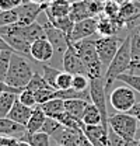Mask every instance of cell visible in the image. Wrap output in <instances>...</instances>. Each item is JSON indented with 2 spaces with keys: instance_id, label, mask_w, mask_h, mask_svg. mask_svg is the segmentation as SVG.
I'll use <instances>...</instances> for the list:
<instances>
[{
  "instance_id": "d6a6232c",
  "label": "cell",
  "mask_w": 140,
  "mask_h": 146,
  "mask_svg": "<svg viewBox=\"0 0 140 146\" xmlns=\"http://www.w3.org/2000/svg\"><path fill=\"white\" fill-rule=\"evenodd\" d=\"M62 128H63V125H62L57 119L51 118V117H46L45 124H44V127H42V129H41V132H44V133L49 135L51 138H53V136H55Z\"/></svg>"
},
{
  "instance_id": "7a4b0ae2",
  "label": "cell",
  "mask_w": 140,
  "mask_h": 146,
  "mask_svg": "<svg viewBox=\"0 0 140 146\" xmlns=\"http://www.w3.org/2000/svg\"><path fill=\"white\" fill-rule=\"evenodd\" d=\"M77 51L79 56L81 58L87 76L90 79L92 77H104V66L100 60V56L97 54V48H95V39L87 38V39H81L77 42H71Z\"/></svg>"
},
{
  "instance_id": "f5cc1de1",
  "label": "cell",
  "mask_w": 140,
  "mask_h": 146,
  "mask_svg": "<svg viewBox=\"0 0 140 146\" xmlns=\"http://www.w3.org/2000/svg\"><path fill=\"white\" fill-rule=\"evenodd\" d=\"M70 3H74V1H80V0H69Z\"/></svg>"
},
{
  "instance_id": "9f6ffc18",
  "label": "cell",
  "mask_w": 140,
  "mask_h": 146,
  "mask_svg": "<svg viewBox=\"0 0 140 146\" xmlns=\"http://www.w3.org/2000/svg\"><path fill=\"white\" fill-rule=\"evenodd\" d=\"M137 139H139V142H140V135H139V136H137Z\"/></svg>"
},
{
  "instance_id": "52a82bcc",
  "label": "cell",
  "mask_w": 140,
  "mask_h": 146,
  "mask_svg": "<svg viewBox=\"0 0 140 146\" xmlns=\"http://www.w3.org/2000/svg\"><path fill=\"white\" fill-rule=\"evenodd\" d=\"M109 103L118 112H129L132 107L137 103L135 90L129 86H121L111 91Z\"/></svg>"
},
{
  "instance_id": "8d00e7d4",
  "label": "cell",
  "mask_w": 140,
  "mask_h": 146,
  "mask_svg": "<svg viewBox=\"0 0 140 146\" xmlns=\"http://www.w3.org/2000/svg\"><path fill=\"white\" fill-rule=\"evenodd\" d=\"M73 83V74L69 72H60L57 79H56V90H67L71 89Z\"/></svg>"
},
{
  "instance_id": "277c9868",
  "label": "cell",
  "mask_w": 140,
  "mask_h": 146,
  "mask_svg": "<svg viewBox=\"0 0 140 146\" xmlns=\"http://www.w3.org/2000/svg\"><path fill=\"white\" fill-rule=\"evenodd\" d=\"M109 128L122 136L125 139L133 141L137 139V132H139V121L136 117H133L129 112H116L108 118Z\"/></svg>"
},
{
  "instance_id": "db71d44e",
  "label": "cell",
  "mask_w": 140,
  "mask_h": 146,
  "mask_svg": "<svg viewBox=\"0 0 140 146\" xmlns=\"http://www.w3.org/2000/svg\"><path fill=\"white\" fill-rule=\"evenodd\" d=\"M92 1H106V0H92Z\"/></svg>"
},
{
  "instance_id": "5b68a950",
  "label": "cell",
  "mask_w": 140,
  "mask_h": 146,
  "mask_svg": "<svg viewBox=\"0 0 140 146\" xmlns=\"http://www.w3.org/2000/svg\"><path fill=\"white\" fill-rule=\"evenodd\" d=\"M0 35L4 38V41L13 48L14 52H18L21 55H30L31 42L24 36L21 25L18 24H10L0 27Z\"/></svg>"
},
{
  "instance_id": "f907efd6",
  "label": "cell",
  "mask_w": 140,
  "mask_h": 146,
  "mask_svg": "<svg viewBox=\"0 0 140 146\" xmlns=\"http://www.w3.org/2000/svg\"><path fill=\"white\" fill-rule=\"evenodd\" d=\"M53 0H39V3H51Z\"/></svg>"
},
{
  "instance_id": "681fc988",
  "label": "cell",
  "mask_w": 140,
  "mask_h": 146,
  "mask_svg": "<svg viewBox=\"0 0 140 146\" xmlns=\"http://www.w3.org/2000/svg\"><path fill=\"white\" fill-rule=\"evenodd\" d=\"M112 1H115V3H116V4H119V6H122L123 3H126V1H127V0H112Z\"/></svg>"
},
{
  "instance_id": "b9f144b4",
  "label": "cell",
  "mask_w": 140,
  "mask_h": 146,
  "mask_svg": "<svg viewBox=\"0 0 140 146\" xmlns=\"http://www.w3.org/2000/svg\"><path fill=\"white\" fill-rule=\"evenodd\" d=\"M24 1H25V0H0V10H1V11L16 10Z\"/></svg>"
},
{
  "instance_id": "f546056e",
  "label": "cell",
  "mask_w": 140,
  "mask_h": 146,
  "mask_svg": "<svg viewBox=\"0 0 140 146\" xmlns=\"http://www.w3.org/2000/svg\"><path fill=\"white\" fill-rule=\"evenodd\" d=\"M48 21H49V20H48ZM49 23H51L52 25H55L57 30L63 31L67 36L70 35V33H71V30H73V25H74V21H73L69 16L60 17V18H55V20H51Z\"/></svg>"
},
{
  "instance_id": "6f0895ef",
  "label": "cell",
  "mask_w": 140,
  "mask_h": 146,
  "mask_svg": "<svg viewBox=\"0 0 140 146\" xmlns=\"http://www.w3.org/2000/svg\"><path fill=\"white\" fill-rule=\"evenodd\" d=\"M1 94H3V93H1V91H0V96H1Z\"/></svg>"
},
{
  "instance_id": "2e32d148",
  "label": "cell",
  "mask_w": 140,
  "mask_h": 146,
  "mask_svg": "<svg viewBox=\"0 0 140 146\" xmlns=\"http://www.w3.org/2000/svg\"><path fill=\"white\" fill-rule=\"evenodd\" d=\"M25 133H27V128L24 125L10 119L9 117L0 118V135L11 136V138H16V139L20 141V139L24 138Z\"/></svg>"
},
{
  "instance_id": "4316f807",
  "label": "cell",
  "mask_w": 140,
  "mask_h": 146,
  "mask_svg": "<svg viewBox=\"0 0 140 146\" xmlns=\"http://www.w3.org/2000/svg\"><path fill=\"white\" fill-rule=\"evenodd\" d=\"M17 98L18 96L14 93H3L0 96V118L9 115V112L11 111Z\"/></svg>"
},
{
  "instance_id": "d6986e66",
  "label": "cell",
  "mask_w": 140,
  "mask_h": 146,
  "mask_svg": "<svg viewBox=\"0 0 140 146\" xmlns=\"http://www.w3.org/2000/svg\"><path fill=\"white\" fill-rule=\"evenodd\" d=\"M32 110L31 107H27L25 104H22L20 100H16V103H14V106H13V108L11 111L9 112V118L10 119H13V121H16L18 124H21V125H27L28 124V119H30V117H31V114H32Z\"/></svg>"
},
{
  "instance_id": "44dd1931",
  "label": "cell",
  "mask_w": 140,
  "mask_h": 146,
  "mask_svg": "<svg viewBox=\"0 0 140 146\" xmlns=\"http://www.w3.org/2000/svg\"><path fill=\"white\" fill-rule=\"evenodd\" d=\"M45 119H46V114L42 111V108L39 106H36L32 110V114L28 119V124L25 125L27 128V132L28 133H36V132H41V129L45 124Z\"/></svg>"
},
{
  "instance_id": "30bf717a",
  "label": "cell",
  "mask_w": 140,
  "mask_h": 146,
  "mask_svg": "<svg viewBox=\"0 0 140 146\" xmlns=\"http://www.w3.org/2000/svg\"><path fill=\"white\" fill-rule=\"evenodd\" d=\"M95 33H98V20H97V17L86 18V20L74 23L73 30L69 35V39L70 42H77V41H81V39L91 38L92 35H95Z\"/></svg>"
},
{
  "instance_id": "ba28073f",
  "label": "cell",
  "mask_w": 140,
  "mask_h": 146,
  "mask_svg": "<svg viewBox=\"0 0 140 146\" xmlns=\"http://www.w3.org/2000/svg\"><path fill=\"white\" fill-rule=\"evenodd\" d=\"M123 39H119L118 36H101L95 39V48H97V54L100 56V60L102 63L104 68H108L109 63L112 62L114 56L116 55L121 44Z\"/></svg>"
},
{
  "instance_id": "f1b7e54d",
  "label": "cell",
  "mask_w": 140,
  "mask_h": 146,
  "mask_svg": "<svg viewBox=\"0 0 140 146\" xmlns=\"http://www.w3.org/2000/svg\"><path fill=\"white\" fill-rule=\"evenodd\" d=\"M42 76H44V79L46 80V83L56 90V79H57V76H59V73L62 72V70H59V69H56V68H53V66H49V65H46V63H42Z\"/></svg>"
},
{
  "instance_id": "83f0119b",
  "label": "cell",
  "mask_w": 140,
  "mask_h": 146,
  "mask_svg": "<svg viewBox=\"0 0 140 146\" xmlns=\"http://www.w3.org/2000/svg\"><path fill=\"white\" fill-rule=\"evenodd\" d=\"M108 142L109 146H139V139H133V141L125 139L118 133H115L111 128L108 131Z\"/></svg>"
},
{
  "instance_id": "e0dca14e",
  "label": "cell",
  "mask_w": 140,
  "mask_h": 146,
  "mask_svg": "<svg viewBox=\"0 0 140 146\" xmlns=\"http://www.w3.org/2000/svg\"><path fill=\"white\" fill-rule=\"evenodd\" d=\"M70 7L71 3L69 0H53L48 3V7L45 9V14L48 20H55V18L66 17L70 14Z\"/></svg>"
},
{
  "instance_id": "11a10c76",
  "label": "cell",
  "mask_w": 140,
  "mask_h": 146,
  "mask_svg": "<svg viewBox=\"0 0 140 146\" xmlns=\"http://www.w3.org/2000/svg\"><path fill=\"white\" fill-rule=\"evenodd\" d=\"M55 146H63V145H59V143H56V145H55Z\"/></svg>"
},
{
  "instance_id": "816d5d0a",
  "label": "cell",
  "mask_w": 140,
  "mask_h": 146,
  "mask_svg": "<svg viewBox=\"0 0 140 146\" xmlns=\"http://www.w3.org/2000/svg\"><path fill=\"white\" fill-rule=\"evenodd\" d=\"M130 1H133V3H137V4H140V0H130Z\"/></svg>"
},
{
  "instance_id": "f35d334b",
  "label": "cell",
  "mask_w": 140,
  "mask_h": 146,
  "mask_svg": "<svg viewBox=\"0 0 140 146\" xmlns=\"http://www.w3.org/2000/svg\"><path fill=\"white\" fill-rule=\"evenodd\" d=\"M119 9H121V6L116 4L115 1L106 0V1H104V11H102V14L108 18L116 20L118 16H119Z\"/></svg>"
},
{
  "instance_id": "ac0fdd59",
  "label": "cell",
  "mask_w": 140,
  "mask_h": 146,
  "mask_svg": "<svg viewBox=\"0 0 140 146\" xmlns=\"http://www.w3.org/2000/svg\"><path fill=\"white\" fill-rule=\"evenodd\" d=\"M69 17L71 18L74 23L81 21V20H86V18L94 17V14H92V11H91L90 0H80V1L71 3Z\"/></svg>"
},
{
  "instance_id": "8fae6325",
  "label": "cell",
  "mask_w": 140,
  "mask_h": 146,
  "mask_svg": "<svg viewBox=\"0 0 140 146\" xmlns=\"http://www.w3.org/2000/svg\"><path fill=\"white\" fill-rule=\"evenodd\" d=\"M42 25H44V30H45V36L52 44V46L55 48V52L59 54L60 56H63V54L67 49V46L70 45L69 36L66 35L63 31L57 30L49 21L45 23V24H42Z\"/></svg>"
},
{
  "instance_id": "4fadbf2b",
  "label": "cell",
  "mask_w": 140,
  "mask_h": 146,
  "mask_svg": "<svg viewBox=\"0 0 140 146\" xmlns=\"http://www.w3.org/2000/svg\"><path fill=\"white\" fill-rule=\"evenodd\" d=\"M55 55V48L52 44L46 39V38H41L36 39L31 44V49H30V56L41 62V63H46L48 60H51Z\"/></svg>"
},
{
  "instance_id": "9a60e30c",
  "label": "cell",
  "mask_w": 140,
  "mask_h": 146,
  "mask_svg": "<svg viewBox=\"0 0 140 146\" xmlns=\"http://www.w3.org/2000/svg\"><path fill=\"white\" fill-rule=\"evenodd\" d=\"M108 131L102 124L98 125H84L83 132L88 141L94 146H109L108 142Z\"/></svg>"
},
{
  "instance_id": "603a6c76",
  "label": "cell",
  "mask_w": 140,
  "mask_h": 146,
  "mask_svg": "<svg viewBox=\"0 0 140 146\" xmlns=\"http://www.w3.org/2000/svg\"><path fill=\"white\" fill-rule=\"evenodd\" d=\"M22 30V34L32 44L36 39H41V38H46L45 36V30H44V25L39 24L38 21H35L30 25H25V27H21Z\"/></svg>"
},
{
  "instance_id": "ee69618b",
  "label": "cell",
  "mask_w": 140,
  "mask_h": 146,
  "mask_svg": "<svg viewBox=\"0 0 140 146\" xmlns=\"http://www.w3.org/2000/svg\"><path fill=\"white\" fill-rule=\"evenodd\" d=\"M129 114H132L133 117H136L137 121H139V124H140V101H137V103L132 107V110L129 111Z\"/></svg>"
},
{
  "instance_id": "ffe728a7",
  "label": "cell",
  "mask_w": 140,
  "mask_h": 146,
  "mask_svg": "<svg viewBox=\"0 0 140 146\" xmlns=\"http://www.w3.org/2000/svg\"><path fill=\"white\" fill-rule=\"evenodd\" d=\"M88 104H90V101L81 100V98L65 100V111L69 112L74 119H77L79 122L83 124V115H84V111Z\"/></svg>"
},
{
  "instance_id": "6da1fadb",
  "label": "cell",
  "mask_w": 140,
  "mask_h": 146,
  "mask_svg": "<svg viewBox=\"0 0 140 146\" xmlns=\"http://www.w3.org/2000/svg\"><path fill=\"white\" fill-rule=\"evenodd\" d=\"M130 39H132V31H129V34L122 41V44H121L116 55L114 56L112 62L109 63V66L105 70L104 79H105V89L106 90H109V87L112 86V83L116 80V77L119 74L130 70V63H132Z\"/></svg>"
},
{
  "instance_id": "484cf974",
  "label": "cell",
  "mask_w": 140,
  "mask_h": 146,
  "mask_svg": "<svg viewBox=\"0 0 140 146\" xmlns=\"http://www.w3.org/2000/svg\"><path fill=\"white\" fill-rule=\"evenodd\" d=\"M20 141H25L31 146H51V136L44 133V132H36V133H25L22 139Z\"/></svg>"
},
{
  "instance_id": "ab89813d",
  "label": "cell",
  "mask_w": 140,
  "mask_h": 146,
  "mask_svg": "<svg viewBox=\"0 0 140 146\" xmlns=\"http://www.w3.org/2000/svg\"><path fill=\"white\" fill-rule=\"evenodd\" d=\"M18 21V14L16 10H9V11H0V27L16 24Z\"/></svg>"
},
{
  "instance_id": "60d3db41",
  "label": "cell",
  "mask_w": 140,
  "mask_h": 146,
  "mask_svg": "<svg viewBox=\"0 0 140 146\" xmlns=\"http://www.w3.org/2000/svg\"><path fill=\"white\" fill-rule=\"evenodd\" d=\"M18 100H20L22 104H25L27 107H31V108H35V107L38 106V104H36V100H35L34 91L27 90V89H24L22 93L18 96Z\"/></svg>"
},
{
  "instance_id": "7dc6e473",
  "label": "cell",
  "mask_w": 140,
  "mask_h": 146,
  "mask_svg": "<svg viewBox=\"0 0 140 146\" xmlns=\"http://www.w3.org/2000/svg\"><path fill=\"white\" fill-rule=\"evenodd\" d=\"M80 146H94V145H92V143H91V142L88 141L87 138H84V139H83V142H81V145H80Z\"/></svg>"
},
{
  "instance_id": "74e56055",
  "label": "cell",
  "mask_w": 140,
  "mask_h": 146,
  "mask_svg": "<svg viewBox=\"0 0 140 146\" xmlns=\"http://www.w3.org/2000/svg\"><path fill=\"white\" fill-rule=\"evenodd\" d=\"M55 89H41V90L34 91L35 94V100H36V104L38 106H42L48 101H51L52 98H55Z\"/></svg>"
},
{
  "instance_id": "7bdbcfd3",
  "label": "cell",
  "mask_w": 140,
  "mask_h": 146,
  "mask_svg": "<svg viewBox=\"0 0 140 146\" xmlns=\"http://www.w3.org/2000/svg\"><path fill=\"white\" fill-rule=\"evenodd\" d=\"M17 142H18V139H16V138L0 135V146H14Z\"/></svg>"
},
{
  "instance_id": "f6af8a7d",
  "label": "cell",
  "mask_w": 140,
  "mask_h": 146,
  "mask_svg": "<svg viewBox=\"0 0 140 146\" xmlns=\"http://www.w3.org/2000/svg\"><path fill=\"white\" fill-rule=\"evenodd\" d=\"M1 51H13V48L4 41L3 36L0 35V52H1ZM13 52H14V51H13Z\"/></svg>"
},
{
  "instance_id": "e575fe53",
  "label": "cell",
  "mask_w": 140,
  "mask_h": 146,
  "mask_svg": "<svg viewBox=\"0 0 140 146\" xmlns=\"http://www.w3.org/2000/svg\"><path fill=\"white\" fill-rule=\"evenodd\" d=\"M13 51H1L0 52V82L6 80V76L10 68V59H11Z\"/></svg>"
},
{
  "instance_id": "bcb514c9",
  "label": "cell",
  "mask_w": 140,
  "mask_h": 146,
  "mask_svg": "<svg viewBox=\"0 0 140 146\" xmlns=\"http://www.w3.org/2000/svg\"><path fill=\"white\" fill-rule=\"evenodd\" d=\"M135 69H140V60H136V62L132 60V63H130V70H129V72H133Z\"/></svg>"
},
{
  "instance_id": "9c48e42d",
  "label": "cell",
  "mask_w": 140,
  "mask_h": 146,
  "mask_svg": "<svg viewBox=\"0 0 140 146\" xmlns=\"http://www.w3.org/2000/svg\"><path fill=\"white\" fill-rule=\"evenodd\" d=\"M48 7V3H34L31 0H25L20 7L16 9L18 14V21L16 24L25 27L30 25L36 21V18L39 16L41 11H45V9Z\"/></svg>"
},
{
  "instance_id": "7402d4cb",
  "label": "cell",
  "mask_w": 140,
  "mask_h": 146,
  "mask_svg": "<svg viewBox=\"0 0 140 146\" xmlns=\"http://www.w3.org/2000/svg\"><path fill=\"white\" fill-rule=\"evenodd\" d=\"M97 20H98V34H101L102 36H112L118 33V30H121L116 20L105 17L104 14L98 16Z\"/></svg>"
},
{
  "instance_id": "c3c4849f",
  "label": "cell",
  "mask_w": 140,
  "mask_h": 146,
  "mask_svg": "<svg viewBox=\"0 0 140 146\" xmlns=\"http://www.w3.org/2000/svg\"><path fill=\"white\" fill-rule=\"evenodd\" d=\"M14 146H31V145H30L28 142H25V141H18Z\"/></svg>"
},
{
  "instance_id": "7c38bea8",
  "label": "cell",
  "mask_w": 140,
  "mask_h": 146,
  "mask_svg": "<svg viewBox=\"0 0 140 146\" xmlns=\"http://www.w3.org/2000/svg\"><path fill=\"white\" fill-rule=\"evenodd\" d=\"M62 66H63L65 72H69L71 74H87L86 66L71 42L62 56Z\"/></svg>"
},
{
  "instance_id": "4dcf8cb0",
  "label": "cell",
  "mask_w": 140,
  "mask_h": 146,
  "mask_svg": "<svg viewBox=\"0 0 140 146\" xmlns=\"http://www.w3.org/2000/svg\"><path fill=\"white\" fill-rule=\"evenodd\" d=\"M130 54L132 60L136 62L140 60V27L132 31V39H130Z\"/></svg>"
},
{
  "instance_id": "1f68e13d",
  "label": "cell",
  "mask_w": 140,
  "mask_h": 146,
  "mask_svg": "<svg viewBox=\"0 0 140 146\" xmlns=\"http://www.w3.org/2000/svg\"><path fill=\"white\" fill-rule=\"evenodd\" d=\"M116 80L125 83L126 86L132 87L133 90H136L137 93H140V76L133 74V73H122L116 77Z\"/></svg>"
},
{
  "instance_id": "d590c367",
  "label": "cell",
  "mask_w": 140,
  "mask_h": 146,
  "mask_svg": "<svg viewBox=\"0 0 140 146\" xmlns=\"http://www.w3.org/2000/svg\"><path fill=\"white\" fill-rule=\"evenodd\" d=\"M71 89L77 91H84L90 89V77L87 74H73Z\"/></svg>"
},
{
  "instance_id": "cb8c5ba5",
  "label": "cell",
  "mask_w": 140,
  "mask_h": 146,
  "mask_svg": "<svg viewBox=\"0 0 140 146\" xmlns=\"http://www.w3.org/2000/svg\"><path fill=\"white\" fill-rule=\"evenodd\" d=\"M42 111L46 114V117H51V118H55L56 115L62 114L65 111V100L62 98H52L51 101L39 106Z\"/></svg>"
},
{
  "instance_id": "680465c9",
  "label": "cell",
  "mask_w": 140,
  "mask_h": 146,
  "mask_svg": "<svg viewBox=\"0 0 140 146\" xmlns=\"http://www.w3.org/2000/svg\"><path fill=\"white\" fill-rule=\"evenodd\" d=\"M0 11H1V10H0Z\"/></svg>"
},
{
  "instance_id": "8992f818",
  "label": "cell",
  "mask_w": 140,
  "mask_h": 146,
  "mask_svg": "<svg viewBox=\"0 0 140 146\" xmlns=\"http://www.w3.org/2000/svg\"><path fill=\"white\" fill-rule=\"evenodd\" d=\"M90 96L91 103L98 108L102 115V125L106 129H109L108 124V110H106V89H105V79L104 77H92L90 79Z\"/></svg>"
},
{
  "instance_id": "836d02e7",
  "label": "cell",
  "mask_w": 140,
  "mask_h": 146,
  "mask_svg": "<svg viewBox=\"0 0 140 146\" xmlns=\"http://www.w3.org/2000/svg\"><path fill=\"white\" fill-rule=\"evenodd\" d=\"M51 86L46 83V80L44 79V76L42 74H39V73H35L32 74V77H31V80H30V83L27 84V90H31V91H36V90H41V89H49ZM52 89V87H51Z\"/></svg>"
},
{
  "instance_id": "d4e9b609",
  "label": "cell",
  "mask_w": 140,
  "mask_h": 146,
  "mask_svg": "<svg viewBox=\"0 0 140 146\" xmlns=\"http://www.w3.org/2000/svg\"><path fill=\"white\" fill-rule=\"evenodd\" d=\"M83 124L84 125H98V124H102V115H101V112L98 111V108L92 103H90L87 106V108H86V111H84Z\"/></svg>"
},
{
  "instance_id": "3957f363",
  "label": "cell",
  "mask_w": 140,
  "mask_h": 146,
  "mask_svg": "<svg viewBox=\"0 0 140 146\" xmlns=\"http://www.w3.org/2000/svg\"><path fill=\"white\" fill-rule=\"evenodd\" d=\"M32 66L31 63L24 58V55L13 52L11 59H10V68L9 73L6 76V83L17 87V89H25L27 84L30 83L31 77H32Z\"/></svg>"
},
{
  "instance_id": "5bb4252c",
  "label": "cell",
  "mask_w": 140,
  "mask_h": 146,
  "mask_svg": "<svg viewBox=\"0 0 140 146\" xmlns=\"http://www.w3.org/2000/svg\"><path fill=\"white\" fill-rule=\"evenodd\" d=\"M86 138L83 129H70V128H62L55 136L53 139L63 146H80L83 139Z\"/></svg>"
}]
</instances>
